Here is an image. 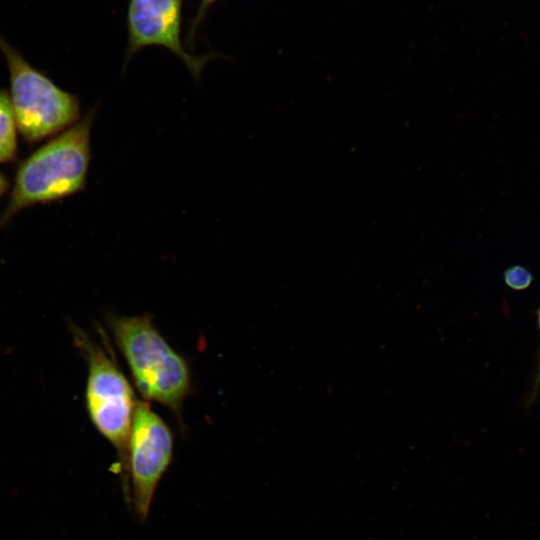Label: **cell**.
<instances>
[{
  "label": "cell",
  "mask_w": 540,
  "mask_h": 540,
  "mask_svg": "<svg viewBox=\"0 0 540 540\" xmlns=\"http://www.w3.org/2000/svg\"><path fill=\"white\" fill-rule=\"evenodd\" d=\"M107 325L141 396L179 416L191 393L186 359L166 341L149 315H110Z\"/></svg>",
  "instance_id": "cell-2"
},
{
  "label": "cell",
  "mask_w": 540,
  "mask_h": 540,
  "mask_svg": "<svg viewBox=\"0 0 540 540\" xmlns=\"http://www.w3.org/2000/svg\"><path fill=\"white\" fill-rule=\"evenodd\" d=\"M184 0H129L127 9L128 41L124 70L141 49L158 46L177 56L198 82L205 65L215 53L195 56L186 51L181 39Z\"/></svg>",
  "instance_id": "cell-6"
},
{
  "label": "cell",
  "mask_w": 540,
  "mask_h": 540,
  "mask_svg": "<svg viewBox=\"0 0 540 540\" xmlns=\"http://www.w3.org/2000/svg\"><path fill=\"white\" fill-rule=\"evenodd\" d=\"M218 0H200L198 10L194 16V18L191 20V24L188 30L187 34V44L191 48V44L193 43V39L195 37L196 31L204 19L208 9L210 6L215 3Z\"/></svg>",
  "instance_id": "cell-9"
},
{
  "label": "cell",
  "mask_w": 540,
  "mask_h": 540,
  "mask_svg": "<svg viewBox=\"0 0 540 540\" xmlns=\"http://www.w3.org/2000/svg\"><path fill=\"white\" fill-rule=\"evenodd\" d=\"M503 279L510 289L522 291L532 284L534 276L527 267L512 265L504 271Z\"/></svg>",
  "instance_id": "cell-8"
},
{
  "label": "cell",
  "mask_w": 540,
  "mask_h": 540,
  "mask_svg": "<svg viewBox=\"0 0 540 540\" xmlns=\"http://www.w3.org/2000/svg\"><path fill=\"white\" fill-rule=\"evenodd\" d=\"M9 183L5 176L0 172V197L7 191Z\"/></svg>",
  "instance_id": "cell-11"
},
{
  "label": "cell",
  "mask_w": 540,
  "mask_h": 540,
  "mask_svg": "<svg viewBox=\"0 0 540 540\" xmlns=\"http://www.w3.org/2000/svg\"><path fill=\"white\" fill-rule=\"evenodd\" d=\"M174 436L166 422L143 401L134 412L127 455L130 502L141 521L150 512L156 488L173 456Z\"/></svg>",
  "instance_id": "cell-5"
},
{
  "label": "cell",
  "mask_w": 540,
  "mask_h": 540,
  "mask_svg": "<svg viewBox=\"0 0 540 540\" xmlns=\"http://www.w3.org/2000/svg\"><path fill=\"white\" fill-rule=\"evenodd\" d=\"M98 105L18 166L0 229L22 209L83 191L91 160V128Z\"/></svg>",
  "instance_id": "cell-1"
},
{
  "label": "cell",
  "mask_w": 540,
  "mask_h": 540,
  "mask_svg": "<svg viewBox=\"0 0 540 540\" xmlns=\"http://www.w3.org/2000/svg\"><path fill=\"white\" fill-rule=\"evenodd\" d=\"M537 321H538V327H539V331H540V307L537 310ZM539 389H540V350H539V354H538L537 369H536V373H535L534 384H533L532 392H531V394L529 396V400H528L527 404H529V405L532 404V402L535 400V398H536V396L538 394Z\"/></svg>",
  "instance_id": "cell-10"
},
{
  "label": "cell",
  "mask_w": 540,
  "mask_h": 540,
  "mask_svg": "<svg viewBox=\"0 0 540 540\" xmlns=\"http://www.w3.org/2000/svg\"><path fill=\"white\" fill-rule=\"evenodd\" d=\"M17 154V125L9 93L0 89V163L10 162Z\"/></svg>",
  "instance_id": "cell-7"
},
{
  "label": "cell",
  "mask_w": 540,
  "mask_h": 540,
  "mask_svg": "<svg viewBox=\"0 0 540 540\" xmlns=\"http://www.w3.org/2000/svg\"><path fill=\"white\" fill-rule=\"evenodd\" d=\"M0 52L8 67L9 97L17 129L36 143L74 125L80 117L78 98L58 87L32 66L0 35Z\"/></svg>",
  "instance_id": "cell-4"
},
{
  "label": "cell",
  "mask_w": 540,
  "mask_h": 540,
  "mask_svg": "<svg viewBox=\"0 0 540 540\" xmlns=\"http://www.w3.org/2000/svg\"><path fill=\"white\" fill-rule=\"evenodd\" d=\"M73 341L87 364L85 406L98 432L115 448L124 491L130 500L127 477L128 442L138 399L112 355L81 328L71 326Z\"/></svg>",
  "instance_id": "cell-3"
}]
</instances>
